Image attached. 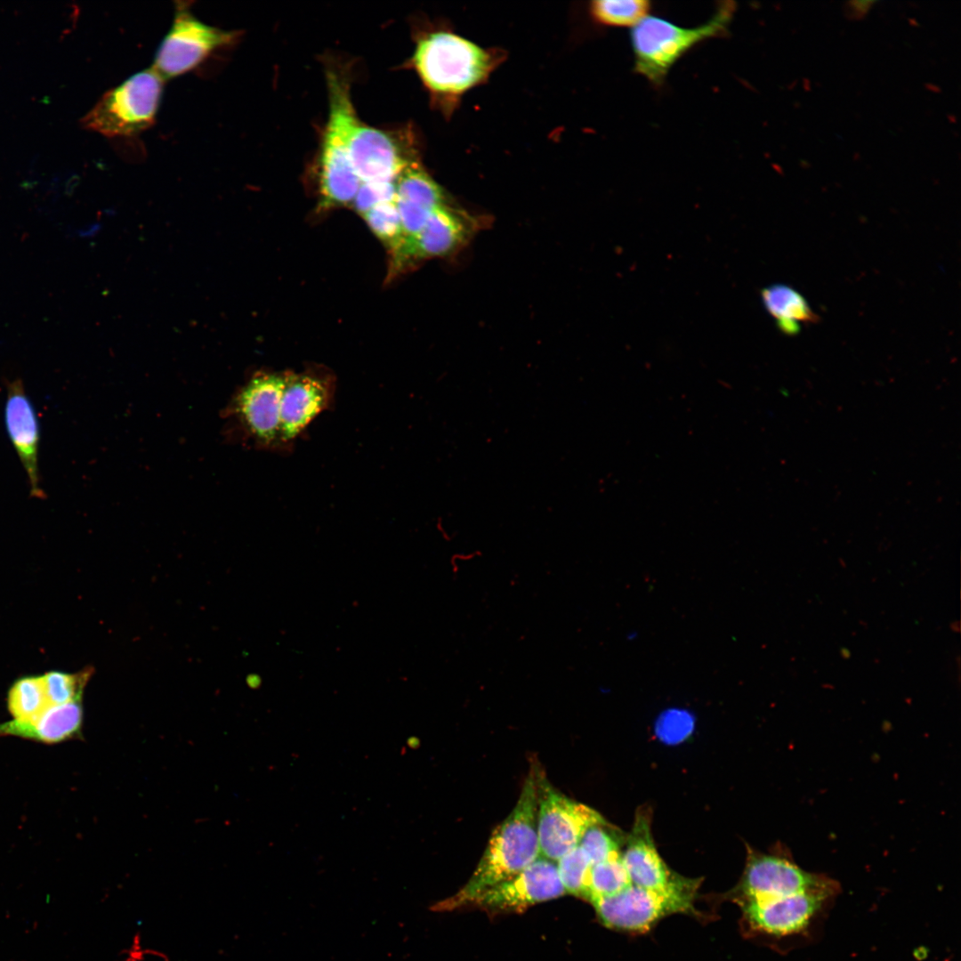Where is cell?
<instances>
[{
	"label": "cell",
	"mask_w": 961,
	"mask_h": 961,
	"mask_svg": "<svg viewBox=\"0 0 961 961\" xmlns=\"http://www.w3.org/2000/svg\"><path fill=\"white\" fill-rule=\"evenodd\" d=\"M693 727V718L684 710L670 709L659 716L657 722V732L667 742H677L685 739Z\"/></svg>",
	"instance_id": "f1b7e54d"
},
{
	"label": "cell",
	"mask_w": 961,
	"mask_h": 961,
	"mask_svg": "<svg viewBox=\"0 0 961 961\" xmlns=\"http://www.w3.org/2000/svg\"><path fill=\"white\" fill-rule=\"evenodd\" d=\"M335 386L334 377L324 372L285 373L279 446L291 444L313 419L333 406Z\"/></svg>",
	"instance_id": "30bf717a"
},
{
	"label": "cell",
	"mask_w": 961,
	"mask_h": 961,
	"mask_svg": "<svg viewBox=\"0 0 961 961\" xmlns=\"http://www.w3.org/2000/svg\"><path fill=\"white\" fill-rule=\"evenodd\" d=\"M606 824L590 827L584 833L579 846L589 858L592 865L621 855L622 838L620 833L612 831Z\"/></svg>",
	"instance_id": "4316f807"
},
{
	"label": "cell",
	"mask_w": 961,
	"mask_h": 961,
	"mask_svg": "<svg viewBox=\"0 0 961 961\" xmlns=\"http://www.w3.org/2000/svg\"><path fill=\"white\" fill-rule=\"evenodd\" d=\"M537 784L540 855L556 862L579 844L586 829L607 821L594 809L553 787L537 768Z\"/></svg>",
	"instance_id": "ba28073f"
},
{
	"label": "cell",
	"mask_w": 961,
	"mask_h": 961,
	"mask_svg": "<svg viewBox=\"0 0 961 961\" xmlns=\"http://www.w3.org/2000/svg\"><path fill=\"white\" fill-rule=\"evenodd\" d=\"M537 819V784L534 766L514 808L492 831L470 880L442 906L455 909L473 903L484 892L512 878L536 860L540 856Z\"/></svg>",
	"instance_id": "6da1fadb"
},
{
	"label": "cell",
	"mask_w": 961,
	"mask_h": 961,
	"mask_svg": "<svg viewBox=\"0 0 961 961\" xmlns=\"http://www.w3.org/2000/svg\"><path fill=\"white\" fill-rule=\"evenodd\" d=\"M396 198L395 181L361 182L351 205L362 215L372 207Z\"/></svg>",
	"instance_id": "83f0119b"
},
{
	"label": "cell",
	"mask_w": 961,
	"mask_h": 961,
	"mask_svg": "<svg viewBox=\"0 0 961 961\" xmlns=\"http://www.w3.org/2000/svg\"><path fill=\"white\" fill-rule=\"evenodd\" d=\"M285 373L253 376L236 399L237 413L251 438L265 447H279Z\"/></svg>",
	"instance_id": "7c38bea8"
},
{
	"label": "cell",
	"mask_w": 961,
	"mask_h": 961,
	"mask_svg": "<svg viewBox=\"0 0 961 961\" xmlns=\"http://www.w3.org/2000/svg\"><path fill=\"white\" fill-rule=\"evenodd\" d=\"M632 885L622 856L592 865L588 900L614 895Z\"/></svg>",
	"instance_id": "603a6c76"
},
{
	"label": "cell",
	"mask_w": 961,
	"mask_h": 961,
	"mask_svg": "<svg viewBox=\"0 0 961 961\" xmlns=\"http://www.w3.org/2000/svg\"><path fill=\"white\" fill-rule=\"evenodd\" d=\"M329 112L319 158V206L328 209L351 204L360 181L352 166L348 132L356 116L347 77L327 72Z\"/></svg>",
	"instance_id": "277c9868"
},
{
	"label": "cell",
	"mask_w": 961,
	"mask_h": 961,
	"mask_svg": "<svg viewBox=\"0 0 961 961\" xmlns=\"http://www.w3.org/2000/svg\"><path fill=\"white\" fill-rule=\"evenodd\" d=\"M149 959L169 961L166 953L152 948H146L143 945L141 933L137 932L133 934L128 948L125 949L120 954L118 961H148Z\"/></svg>",
	"instance_id": "4dcf8cb0"
},
{
	"label": "cell",
	"mask_w": 961,
	"mask_h": 961,
	"mask_svg": "<svg viewBox=\"0 0 961 961\" xmlns=\"http://www.w3.org/2000/svg\"><path fill=\"white\" fill-rule=\"evenodd\" d=\"M761 296L764 308L785 335H796L802 324L818 319L806 299L787 285L776 284L764 287Z\"/></svg>",
	"instance_id": "d6986e66"
},
{
	"label": "cell",
	"mask_w": 961,
	"mask_h": 961,
	"mask_svg": "<svg viewBox=\"0 0 961 961\" xmlns=\"http://www.w3.org/2000/svg\"><path fill=\"white\" fill-rule=\"evenodd\" d=\"M4 423L8 436L27 473L31 497L44 499L38 471L39 422L20 379L7 384Z\"/></svg>",
	"instance_id": "e0dca14e"
},
{
	"label": "cell",
	"mask_w": 961,
	"mask_h": 961,
	"mask_svg": "<svg viewBox=\"0 0 961 961\" xmlns=\"http://www.w3.org/2000/svg\"><path fill=\"white\" fill-rule=\"evenodd\" d=\"M565 892L556 863L540 855L512 878L484 892L473 903L491 910H514Z\"/></svg>",
	"instance_id": "4fadbf2b"
},
{
	"label": "cell",
	"mask_w": 961,
	"mask_h": 961,
	"mask_svg": "<svg viewBox=\"0 0 961 961\" xmlns=\"http://www.w3.org/2000/svg\"><path fill=\"white\" fill-rule=\"evenodd\" d=\"M836 895L811 892L739 904L748 932L785 936L804 930L812 918Z\"/></svg>",
	"instance_id": "8fae6325"
},
{
	"label": "cell",
	"mask_w": 961,
	"mask_h": 961,
	"mask_svg": "<svg viewBox=\"0 0 961 961\" xmlns=\"http://www.w3.org/2000/svg\"><path fill=\"white\" fill-rule=\"evenodd\" d=\"M83 709L80 700L47 707L36 718L0 723V737L15 736L52 744L69 739L81 728Z\"/></svg>",
	"instance_id": "ac0fdd59"
},
{
	"label": "cell",
	"mask_w": 961,
	"mask_h": 961,
	"mask_svg": "<svg viewBox=\"0 0 961 961\" xmlns=\"http://www.w3.org/2000/svg\"><path fill=\"white\" fill-rule=\"evenodd\" d=\"M590 7L593 17L601 24L632 28L649 15L651 8L646 0H597Z\"/></svg>",
	"instance_id": "7402d4cb"
},
{
	"label": "cell",
	"mask_w": 961,
	"mask_h": 961,
	"mask_svg": "<svg viewBox=\"0 0 961 961\" xmlns=\"http://www.w3.org/2000/svg\"><path fill=\"white\" fill-rule=\"evenodd\" d=\"M736 8L733 1L721 2L708 20L692 28L647 15L630 32L634 72L655 87L661 86L672 67L691 48L726 36Z\"/></svg>",
	"instance_id": "7a4b0ae2"
},
{
	"label": "cell",
	"mask_w": 961,
	"mask_h": 961,
	"mask_svg": "<svg viewBox=\"0 0 961 961\" xmlns=\"http://www.w3.org/2000/svg\"><path fill=\"white\" fill-rule=\"evenodd\" d=\"M874 1H850L844 7V14L849 20L863 19L874 4Z\"/></svg>",
	"instance_id": "1f68e13d"
},
{
	"label": "cell",
	"mask_w": 961,
	"mask_h": 961,
	"mask_svg": "<svg viewBox=\"0 0 961 961\" xmlns=\"http://www.w3.org/2000/svg\"><path fill=\"white\" fill-rule=\"evenodd\" d=\"M699 884V879L687 877L681 884L666 891L632 884L618 893L599 897L591 902L606 926L644 933L668 915L693 912V901Z\"/></svg>",
	"instance_id": "52a82bcc"
},
{
	"label": "cell",
	"mask_w": 961,
	"mask_h": 961,
	"mask_svg": "<svg viewBox=\"0 0 961 961\" xmlns=\"http://www.w3.org/2000/svg\"><path fill=\"white\" fill-rule=\"evenodd\" d=\"M651 819L652 812L649 806H642L636 811L621 856L632 884L666 891L681 884L686 877L672 872L660 857L651 835Z\"/></svg>",
	"instance_id": "2e32d148"
},
{
	"label": "cell",
	"mask_w": 961,
	"mask_h": 961,
	"mask_svg": "<svg viewBox=\"0 0 961 961\" xmlns=\"http://www.w3.org/2000/svg\"><path fill=\"white\" fill-rule=\"evenodd\" d=\"M7 706L13 720L28 722L36 718L51 705L41 676L17 680L8 692Z\"/></svg>",
	"instance_id": "44dd1931"
},
{
	"label": "cell",
	"mask_w": 961,
	"mask_h": 961,
	"mask_svg": "<svg viewBox=\"0 0 961 961\" xmlns=\"http://www.w3.org/2000/svg\"><path fill=\"white\" fill-rule=\"evenodd\" d=\"M188 2L175 3L170 28L160 42L152 68L166 80L198 69L210 58L231 48L239 30L209 25L197 18Z\"/></svg>",
	"instance_id": "8992f818"
},
{
	"label": "cell",
	"mask_w": 961,
	"mask_h": 961,
	"mask_svg": "<svg viewBox=\"0 0 961 961\" xmlns=\"http://www.w3.org/2000/svg\"><path fill=\"white\" fill-rule=\"evenodd\" d=\"M396 203L400 219L403 238L415 236L424 226L432 210L398 198H396Z\"/></svg>",
	"instance_id": "f546056e"
},
{
	"label": "cell",
	"mask_w": 961,
	"mask_h": 961,
	"mask_svg": "<svg viewBox=\"0 0 961 961\" xmlns=\"http://www.w3.org/2000/svg\"><path fill=\"white\" fill-rule=\"evenodd\" d=\"M92 674L93 669L86 668L75 674L52 671L41 675L49 704L62 705L80 700Z\"/></svg>",
	"instance_id": "d4e9b609"
},
{
	"label": "cell",
	"mask_w": 961,
	"mask_h": 961,
	"mask_svg": "<svg viewBox=\"0 0 961 961\" xmlns=\"http://www.w3.org/2000/svg\"><path fill=\"white\" fill-rule=\"evenodd\" d=\"M565 891L588 900L592 863L579 845L556 861Z\"/></svg>",
	"instance_id": "cb8c5ba5"
},
{
	"label": "cell",
	"mask_w": 961,
	"mask_h": 961,
	"mask_svg": "<svg viewBox=\"0 0 961 961\" xmlns=\"http://www.w3.org/2000/svg\"><path fill=\"white\" fill-rule=\"evenodd\" d=\"M165 79L151 67L101 95L80 125L109 138L134 136L156 121Z\"/></svg>",
	"instance_id": "5b68a950"
},
{
	"label": "cell",
	"mask_w": 961,
	"mask_h": 961,
	"mask_svg": "<svg viewBox=\"0 0 961 961\" xmlns=\"http://www.w3.org/2000/svg\"><path fill=\"white\" fill-rule=\"evenodd\" d=\"M925 87H926L927 89H929V90H932V91H933V92H939V91H941V89H940V88H939L938 86H936L935 85L926 84V85H925Z\"/></svg>",
	"instance_id": "d6a6232c"
},
{
	"label": "cell",
	"mask_w": 961,
	"mask_h": 961,
	"mask_svg": "<svg viewBox=\"0 0 961 961\" xmlns=\"http://www.w3.org/2000/svg\"><path fill=\"white\" fill-rule=\"evenodd\" d=\"M839 890L838 882L826 875L806 871L788 857L749 850L734 900L740 904L811 892L836 895Z\"/></svg>",
	"instance_id": "9c48e42d"
},
{
	"label": "cell",
	"mask_w": 961,
	"mask_h": 961,
	"mask_svg": "<svg viewBox=\"0 0 961 961\" xmlns=\"http://www.w3.org/2000/svg\"><path fill=\"white\" fill-rule=\"evenodd\" d=\"M493 63L488 51L446 31L422 37L412 57V66L422 82L438 96L464 93L488 77Z\"/></svg>",
	"instance_id": "3957f363"
},
{
	"label": "cell",
	"mask_w": 961,
	"mask_h": 961,
	"mask_svg": "<svg viewBox=\"0 0 961 961\" xmlns=\"http://www.w3.org/2000/svg\"><path fill=\"white\" fill-rule=\"evenodd\" d=\"M348 148L360 182H394L411 163L391 135L360 122L357 115L350 125Z\"/></svg>",
	"instance_id": "9a60e30c"
},
{
	"label": "cell",
	"mask_w": 961,
	"mask_h": 961,
	"mask_svg": "<svg viewBox=\"0 0 961 961\" xmlns=\"http://www.w3.org/2000/svg\"><path fill=\"white\" fill-rule=\"evenodd\" d=\"M470 230L469 221L462 214L446 204L436 207L418 233L392 249L393 271L413 261L452 253L467 239Z\"/></svg>",
	"instance_id": "5bb4252c"
},
{
	"label": "cell",
	"mask_w": 961,
	"mask_h": 961,
	"mask_svg": "<svg viewBox=\"0 0 961 961\" xmlns=\"http://www.w3.org/2000/svg\"><path fill=\"white\" fill-rule=\"evenodd\" d=\"M397 198L427 209L445 205L441 188L418 165L411 162L395 180Z\"/></svg>",
	"instance_id": "ffe728a7"
},
{
	"label": "cell",
	"mask_w": 961,
	"mask_h": 961,
	"mask_svg": "<svg viewBox=\"0 0 961 961\" xmlns=\"http://www.w3.org/2000/svg\"><path fill=\"white\" fill-rule=\"evenodd\" d=\"M373 233L391 249L403 238L396 199L381 203L362 214Z\"/></svg>",
	"instance_id": "484cf974"
}]
</instances>
